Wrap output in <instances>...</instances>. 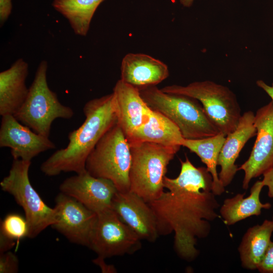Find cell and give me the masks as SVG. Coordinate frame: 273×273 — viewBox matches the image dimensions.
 I'll return each instance as SVG.
<instances>
[{
    "instance_id": "cell-19",
    "label": "cell",
    "mask_w": 273,
    "mask_h": 273,
    "mask_svg": "<svg viewBox=\"0 0 273 273\" xmlns=\"http://www.w3.org/2000/svg\"><path fill=\"white\" fill-rule=\"evenodd\" d=\"M129 143L147 142L167 146H181L184 138L178 127L162 114L153 110L146 123L127 139Z\"/></svg>"
},
{
    "instance_id": "cell-25",
    "label": "cell",
    "mask_w": 273,
    "mask_h": 273,
    "mask_svg": "<svg viewBox=\"0 0 273 273\" xmlns=\"http://www.w3.org/2000/svg\"><path fill=\"white\" fill-rule=\"evenodd\" d=\"M19 260L17 256L8 251L0 255V272L16 273L18 271Z\"/></svg>"
},
{
    "instance_id": "cell-14",
    "label": "cell",
    "mask_w": 273,
    "mask_h": 273,
    "mask_svg": "<svg viewBox=\"0 0 273 273\" xmlns=\"http://www.w3.org/2000/svg\"><path fill=\"white\" fill-rule=\"evenodd\" d=\"M111 208L141 240L153 242L160 236L154 211L148 202L136 194L130 191H118L113 199Z\"/></svg>"
},
{
    "instance_id": "cell-11",
    "label": "cell",
    "mask_w": 273,
    "mask_h": 273,
    "mask_svg": "<svg viewBox=\"0 0 273 273\" xmlns=\"http://www.w3.org/2000/svg\"><path fill=\"white\" fill-rule=\"evenodd\" d=\"M256 139L248 159L238 170H243L242 187L247 190L252 179L273 167V103L259 108L254 117Z\"/></svg>"
},
{
    "instance_id": "cell-1",
    "label": "cell",
    "mask_w": 273,
    "mask_h": 273,
    "mask_svg": "<svg viewBox=\"0 0 273 273\" xmlns=\"http://www.w3.org/2000/svg\"><path fill=\"white\" fill-rule=\"evenodd\" d=\"M179 175L165 176L164 186L167 190L149 202L157 220L159 235L173 232L174 248L182 259L191 261L197 258V239L207 237L211 221L220 216L219 207L212 192L213 179L206 167L194 166L186 156Z\"/></svg>"
},
{
    "instance_id": "cell-22",
    "label": "cell",
    "mask_w": 273,
    "mask_h": 273,
    "mask_svg": "<svg viewBox=\"0 0 273 273\" xmlns=\"http://www.w3.org/2000/svg\"><path fill=\"white\" fill-rule=\"evenodd\" d=\"M226 135L222 132L206 138L189 140L184 139L181 146L195 153L206 165L212 179V192L216 195H221L225 188L221 184L217 171L218 156L224 142Z\"/></svg>"
},
{
    "instance_id": "cell-29",
    "label": "cell",
    "mask_w": 273,
    "mask_h": 273,
    "mask_svg": "<svg viewBox=\"0 0 273 273\" xmlns=\"http://www.w3.org/2000/svg\"><path fill=\"white\" fill-rule=\"evenodd\" d=\"M15 245V241L0 234V253L10 251Z\"/></svg>"
},
{
    "instance_id": "cell-9",
    "label": "cell",
    "mask_w": 273,
    "mask_h": 273,
    "mask_svg": "<svg viewBox=\"0 0 273 273\" xmlns=\"http://www.w3.org/2000/svg\"><path fill=\"white\" fill-rule=\"evenodd\" d=\"M97 214L88 248L98 257L131 254L141 248V239L112 208Z\"/></svg>"
},
{
    "instance_id": "cell-27",
    "label": "cell",
    "mask_w": 273,
    "mask_h": 273,
    "mask_svg": "<svg viewBox=\"0 0 273 273\" xmlns=\"http://www.w3.org/2000/svg\"><path fill=\"white\" fill-rule=\"evenodd\" d=\"M12 9L11 0H0V23L1 26L9 18L11 14Z\"/></svg>"
},
{
    "instance_id": "cell-2",
    "label": "cell",
    "mask_w": 273,
    "mask_h": 273,
    "mask_svg": "<svg viewBox=\"0 0 273 273\" xmlns=\"http://www.w3.org/2000/svg\"><path fill=\"white\" fill-rule=\"evenodd\" d=\"M83 112L85 120L69 133L67 147L55 152L41 164L40 170L45 175L53 176L63 172L80 173L85 171L89 154L104 134L117 123L113 92L89 100Z\"/></svg>"
},
{
    "instance_id": "cell-5",
    "label": "cell",
    "mask_w": 273,
    "mask_h": 273,
    "mask_svg": "<svg viewBox=\"0 0 273 273\" xmlns=\"http://www.w3.org/2000/svg\"><path fill=\"white\" fill-rule=\"evenodd\" d=\"M130 145L117 123L99 140L87 157L85 169L91 175L111 180L118 192L130 191Z\"/></svg>"
},
{
    "instance_id": "cell-17",
    "label": "cell",
    "mask_w": 273,
    "mask_h": 273,
    "mask_svg": "<svg viewBox=\"0 0 273 273\" xmlns=\"http://www.w3.org/2000/svg\"><path fill=\"white\" fill-rule=\"evenodd\" d=\"M120 79L138 88L156 85L169 75L167 65L143 53H128L120 66Z\"/></svg>"
},
{
    "instance_id": "cell-15",
    "label": "cell",
    "mask_w": 273,
    "mask_h": 273,
    "mask_svg": "<svg viewBox=\"0 0 273 273\" xmlns=\"http://www.w3.org/2000/svg\"><path fill=\"white\" fill-rule=\"evenodd\" d=\"M113 93L116 102L117 123L127 139L147 122L152 110L143 100L137 87L120 79L115 83Z\"/></svg>"
},
{
    "instance_id": "cell-13",
    "label": "cell",
    "mask_w": 273,
    "mask_h": 273,
    "mask_svg": "<svg viewBox=\"0 0 273 273\" xmlns=\"http://www.w3.org/2000/svg\"><path fill=\"white\" fill-rule=\"evenodd\" d=\"M0 147L11 149L14 159L31 161L40 153L56 148L49 139L20 123L12 115L2 116Z\"/></svg>"
},
{
    "instance_id": "cell-33",
    "label": "cell",
    "mask_w": 273,
    "mask_h": 273,
    "mask_svg": "<svg viewBox=\"0 0 273 273\" xmlns=\"http://www.w3.org/2000/svg\"><path fill=\"white\" fill-rule=\"evenodd\" d=\"M272 220H273V216H272Z\"/></svg>"
},
{
    "instance_id": "cell-4",
    "label": "cell",
    "mask_w": 273,
    "mask_h": 273,
    "mask_svg": "<svg viewBox=\"0 0 273 273\" xmlns=\"http://www.w3.org/2000/svg\"><path fill=\"white\" fill-rule=\"evenodd\" d=\"M129 144L131 155L130 191L150 202L164 191L167 166L180 147L147 142Z\"/></svg>"
},
{
    "instance_id": "cell-7",
    "label": "cell",
    "mask_w": 273,
    "mask_h": 273,
    "mask_svg": "<svg viewBox=\"0 0 273 273\" xmlns=\"http://www.w3.org/2000/svg\"><path fill=\"white\" fill-rule=\"evenodd\" d=\"M161 89L199 101L208 116L225 135L236 128L242 116L240 105L233 92L212 81H195L186 86L172 84Z\"/></svg>"
},
{
    "instance_id": "cell-30",
    "label": "cell",
    "mask_w": 273,
    "mask_h": 273,
    "mask_svg": "<svg viewBox=\"0 0 273 273\" xmlns=\"http://www.w3.org/2000/svg\"><path fill=\"white\" fill-rule=\"evenodd\" d=\"M104 258L98 257L93 260L94 262L101 267L103 272H115L116 269L111 265L106 264L104 261Z\"/></svg>"
},
{
    "instance_id": "cell-23",
    "label": "cell",
    "mask_w": 273,
    "mask_h": 273,
    "mask_svg": "<svg viewBox=\"0 0 273 273\" xmlns=\"http://www.w3.org/2000/svg\"><path fill=\"white\" fill-rule=\"evenodd\" d=\"M104 0H54V9L68 21L76 35H87L94 14Z\"/></svg>"
},
{
    "instance_id": "cell-20",
    "label": "cell",
    "mask_w": 273,
    "mask_h": 273,
    "mask_svg": "<svg viewBox=\"0 0 273 273\" xmlns=\"http://www.w3.org/2000/svg\"><path fill=\"white\" fill-rule=\"evenodd\" d=\"M262 180H257L252 186L250 195L244 198L245 194H237L233 197L225 199L220 207L219 213L225 224L233 225L250 216L261 214L262 209H269V203H262L260 200Z\"/></svg>"
},
{
    "instance_id": "cell-8",
    "label": "cell",
    "mask_w": 273,
    "mask_h": 273,
    "mask_svg": "<svg viewBox=\"0 0 273 273\" xmlns=\"http://www.w3.org/2000/svg\"><path fill=\"white\" fill-rule=\"evenodd\" d=\"M31 164V161L14 159L0 186L23 208L28 227L27 237L32 239L56 222V211L43 202L31 184L28 174Z\"/></svg>"
},
{
    "instance_id": "cell-26",
    "label": "cell",
    "mask_w": 273,
    "mask_h": 273,
    "mask_svg": "<svg viewBox=\"0 0 273 273\" xmlns=\"http://www.w3.org/2000/svg\"><path fill=\"white\" fill-rule=\"evenodd\" d=\"M257 269L261 273H273V241L270 242Z\"/></svg>"
},
{
    "instance_id": "cell-21",
    "label": "cell",
    "mask_w": 273,
    "mask_h": 273,
    "mask_svg": "<svg viewBox=\"0 0 273 273\" xmlns=\"http://www.w3.org/2000/svg\"><path fill=\"white\" fill-rule=\"evenodd\" d=\"M273 220L265 219L262 224L249 228L238 247L242 266L247 269H257L271 242Z\"/></svg>"
},
{
    "instance_id": "cell-12",
    "label": "cell",
    "mask_w": 273,
    "mask_h": 273,
    "mask_svg": "<svg viewBox=\"0 0 273 273\" xmlns=\"http://www.w3.org/2000/svg\"><path fill=\"white\" fill-rule=\"evenodd\" d=\"M59 189L97 214L111 208L118 191L111 180L94 176L86 170L65 179Z\"/></svg>"
},
{
    "instance_id": "cell-10",
    "label": "cell",
    "mask_w": 273,
    "mask_h": 273,
    "mask_svg": "<svg viewBox=\"0 0 273 273\" xmlns=\"http://www.w3.org/2000/svg\"><path fill=\"white\" fill-rule=\"evenodd\" d=\"M56 222L51 226L70 242L88 247L97 214L63 193L55 199Z\"/></svg>"
},
{
    "instance_id": "cell-24",
    "label": "cell",
    "mask_w": 273,
    "mask_h": 273,
    "mask_svg": "<svg viewBox=\"0 0 273 273\" xmlns=\"http://www.w3.org/2000/svg\"><path fill=\"white\" fill-rule=\"evenodd\" d=\"M0 234L14 241L27 237L28 227L25 218L18 214H9L1 222Z\"/></svg>"
},
{
    "instance_id": "cell-6",
    "label": "cell",
    "mask_w": 273,
    "mask_h": 273,
    "mask_svg": "<svg viewBox=\"0 0 273 273\" xmlns=\"http://www.w3.org/2000/svg\"><path fill=\"white\" fill-rule=\"evenodd\" d=\"M48 63L42 61L37 68L24 103L14 115L34 132L49 137L53 122L57 118L69 119L73 109L63 105L47 81Z\"/></svg>"
},
{
    "instance_id": "cell-28",
    "label": "cell",
    "mask_w": 273,
    "mask_h": 273,
    "mask_svg": "<svg viewBox=\"0 0 273 273\" xmlns=\"http://www.w3.org/2000/svg\"><path fill=\"white\" fill-rule=\"evenodd\" d=\"M262 180L264 186L268 188V196L273 198V167L265 172Z\"/></svg>"
},
{
    "instance_id": "cell-3",
    "label": "cell",
    "mask_w": 273,
    "mask_h": 273,
    "mask_svg": "<svg viewBox=\"0 0 273 273\" xmlns=\"http://www.w3.org/2000/svg\"><path fill=\"white\" fill-rule=\"evenodd\" d=\"M138 89L148 106L172 121L184 139H200L220 132L197 100L183 95L165 93L156 85Z\"/></svg>"
},
{
    "instance_id": "cell-32",
    "label": "cell",
    "mask_w": 273,
    "mask_h": 273,
    "mask_svg": "<svg viewBox=\"0 0 273 273\" xmlns=\"http://www.w3.org/2000/svg\"><path fill=\"white\" fill-rule=\"evenodd\" d=\"M180 4L184 7H191L194 2V0H178Z\"/></svg>"
},
{
    "instance_id": "cell-31",
    "label": "cell",
    "mask_w": 273,
    "mask_h": 273,
    "mask_svg": "<svg viewBox=\"0 0 273 273\" xmlns=\"http://www.w3.org/2000/svg\"><path fill=\"white\" fill-rule=\"evenodd\" d=\"M256 84L270 97L273 103V83L269 85L262 80H258Z\"/></svg>"
},
{
    "instance_id": "cell-16",
    "label": "cell",
    "mask_w": 273,
    "mask_h": 273,
    "mask_svg": "<svg viewBox=\"0 0 273 273\" xmlns=\"http://www.w3.org/2000/svg\"><path fill=\"white\" fill-rule=\"evenodd\" d=\"M254 117L252 111L245 112L236 128L226 135L217 161V165L220 167L218 177L224 188L231 183L239 170L235 162L241 151L248 140L256 135Z\"/></svg>"
},
{
    "instance_id": "cell-18",
    "label": "cell",
    "mask_w": 273,
    "mask_h": 273,
    "mask_svg": "<svg viewBox=\"0 0 273 273\" xmlns=\"http://www.w3.org/2000/svg\"><path fill=\"white\" fill-rule=\"evenodd\" d=\"M28 64L22 58L0 73V115H14L25 101L29 91L25 81Z\"/></svg>"
}]
</instances>
